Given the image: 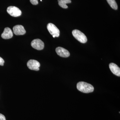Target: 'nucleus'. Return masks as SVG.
Returning a JSON list of instances; mask_svg holds the SVG:
<instances>
[{"instance_id":"nucleus-1","label":"nucleus","mask_w":120,"mask_h":120,"mask_svg":"<svg viewBox=\"0 0 120 120\" xmlns=\"http://www.w3.org/2000/svg\"><path fill=\"white\" fill-rule=\"evenodd\" d=\"M77 88L79 91L84 93L92 92L94 90V86L91 84L83 82H79L77 83Z\"/></svg>"},{"instance_id":"nucleus-2","label":"nucleus","mask_w":120,"mask_h":120,"mask_svg":"<svg viewBox=\"0 0 120 120\" xmlns=\"http://www.w3.org/2000/svg\"><path fill=\"white\" fill-rule=\"evenodd\" d=\"M73 37L80 42L82 43H86L87 41V37L83 33L79 30H75L72 31Z\"/></svg>"},{"instance_id":"nucleus-3","label":"nucleus","mask_w":120,"mask_h":120,"mask_svg":"<svg viewBox=\"0 0 120 120\" xmlns=\"http://www.w3.org/2000/svg\"><path fill=\"white\" fill-rule=\"evenodd\" d=\"M47 29L50 34L52 35L53 38L58 37L60 35V31L59 29L53 24L49 23L47 24Z\"/></svg>"},{"instance_id":"nucleus-4","label":"nucleus","mask_w":120,"mask_h":120,"mask_svg":"<svg viewBox=\"0 0 120 120\" xmlns=\"http://www.w3.org/2000/svg\"><path fill=\"white\" fill-rule=\"evenodd\" d=\"M7 11L9 15L13 17H18L21 15L22 12L19 9L15 6H10L8 8Z\"/></svg>"},{"instance_id":"nucleus-5","label":"nucleus","mask_w":120,"mask_h":120,"mask_svg":"<svg viewBox=\"0 0 120 120\" xmlns=\"http://www.w3.org/2000/svg\"><path fill=\"white\" fill-rule=\"evenodd\" d=\"M28 68L31 70L35 71H39L40 67V63L36 60H29L27 64Z\"/></svg>"},{"instance_id":"nucleus-6","label":"nucleus","mask_w":120,"mask_h":120,"mask_svg":"<svg viewBox=\"0 0 120 120\" xmlns=\"http://www.w3.org/2000/svg\"><path fill=\"white\" fill-rule=\"evenodd\" d=\"M32 47L38 50H41L44 48V43L43 41L39 39H34L31 43Z\"/></svg>"},{"instance_id":"nucleus-7","label":"nucleus","mask_w":120,"mask_h":120,"mask_svg":"<svg viewBox=\"0 0 120 120\" xmlns=\"http://www.w3.org/2000/svg\"><path fill=\"white\" fill-rule=\"evenodd\" d=\"M56 52L58 56L63 57H68L70 56L68 50L63 47H58L56 49Z\"/></svg>"},{"instance_id":"nucleus-8","label":"nucleus","mask_w":120,"mask_h":120,"mask_svg":"<svg viewBox=\"0 0 120 120\" xmlns=\"http://www.w3.org/2000/svg\"><path fill=\"white\" fill-rule=\"evenodd\" d=\"M13 32L16 35H23L26 33V31L23 26L17 25L14 26L13 28Z\"/></svg>"},{"instance_id":"nucleus-9","label":"nucleus","mask_w":120,"mask_h":120,"mask_svg":"<svg viewBox=\"0 0 120 120\" xmlns=\"http://www.w3.org/2000/svg\"><path fill=\"white\" fill-rule=\"evenodd\" d=\"M1 37L4 39H9L11 38L13 36V33L11 28L6 27L1 34Z\"/></svg>"},{"instance_id":"nucleus-10","label":"nucleus","mask_w":120,"mask_h":120,"mask_svg":"<svg viewBox=\"0 0 120 120\" xmlns=\"http://www.w3.org/2000/svg\"><path fill=\"white\" fill-rule=\"evenodd\" d=\"M109 67L110 71L114 75L120 76V68L116 64L111 63L109 64Z\"/></svg>"},{"instance_id":"nucleus-11","label":"nucleus","mask_w":120,"mask_h":120,"mask_svg":"<svg viewBox=\"0 0 120 120\" xmlns=\"http://www.w3.org/2000/svg\"><path fill=\"white\" fill-rule=\"evenodd\" d=\"M58 4L60 7L64 8H68L67 4L71 3V0H58Z\"/></svg>"},{"instance_id":"nucleus-12","label":"nucleus","mask_w":120,"mask_h":120,"mask_svg":"<svg viewBox=\"0 0 120 120\" xmlns=\"http://www.w3.org/2000/svg\"><path fill=\"white\" fill-rule=\"evenodd\" d=\"M110 7L114 10H117L118 8L117 4L115 0H106Z\"/></svg>"},{"instance_id":"nucleus-13","label":"nucleus","mask_w":120,"mask_h":120,"mask_svg":"<svg viewBox=\"0 0 120 120\" xmlns=\"http://www.w3.org/2000/svg\"><path fill=\"white\" fill-rule=\"evenodd\" d=\"M30 2L34 5H36L38 4V0H30Z\"/></svg>"},{"instance_id":"nucleus-14","label":"nucleus","mask_w":120,"mask_h":120,"mask_svg":"<svg viewBox=\"0 0 120 120\" xmlns=\"http://www.w3.org/2000/svg\"><path fill=\"white\" fill-rule=\"evenodd\" d=\"M4 63V61L3 58L0 57V65L3 66Z\"/></svg>"},{"instance_id":"nucleus-15","label":"nucleus","mask_w":120,"mask_h":120,"mask_svg":"<svg viewBox=\"0 0 120 120\" xmlns=\"http://www.w3.org/2000/svg\"><path fill=\"white\" fill-rule=\"evenodd\" d=\"M0 120H6L5 116L1 113H0Z\"/></svg>"},{"instance_id":"nucleus-16","label":"nucleus","mask_w":120,"mask_h":120,"mask_svg":"<svg viewBox=\"0 0 120 120\" xmlns=\"http://www.w3.org/2000/svg\"><path fill=\"white\" fill-rule=\"evenodd\" d=\"M41 1H42V0H41Z\"/></svg>"}]
</instances>
